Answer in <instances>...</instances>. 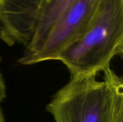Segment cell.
I'll list each match as a JSON object with an SVG mask.
<instances>
[{
	"instance_id": "obj_2",
	"label": "cell",
	"mask_w": 123,
	"mask_h": 122,
	"mask_svg": "<svg viewBox=\"0 0 123 122\" xmlns=\"http://www.w3.org/2000/svg\"><path fill=\"white\" fill-rule=\"evenodd\" d=\"M123 54V0H100L85 32L58 55L71 77L99 73Z\"/></svg>"
},
{
	"instance_id": "obj_7",
	"label": "cell",
	"mask_w": 123,
	"mask_h": 122,
	"mask_svg": "<svg viewBox=\"0 0 123 122\" xmlns=\"http://www.w3.org/2000/svg\"><path fill=\"white\" fill-rule=\"evenodd\" d=\"M0 122H6L4 114H3V111L1 106H0Z\"/></svg>"
},
{
	"instance_id": "obj_4",
	"label": "cell",
	"mask_w": 123,
	"mask_h": 122,
	"mask_svg": "<svg viewBox=\"0 0 123 122\" xmlns=\"http://www.w3.org/2000/svg\"><path fill=\"white\" fill-rule=\"evenodd\" d=\"M40 0H0V39L7 45L28 46L37 27Z\"/></svg>"
},
{
	"instance_id": "obj_1",
	"label": "cell",
	"mask_w": 123,
	"mask_h": 122,
	"mask_svg": "<svg viewBox=\"0 0 123 122\" xmlns=\"http://www.w3.org/2000/svg\"><path fill=\"white\" fill-rule=\"evenodd\" d=\"M102 75L71 77L46 106L55 122H123V78L111 66Z\"/></svg>"
},
{
	"instance_id": "obj_5",
	"label": "cell",
	"mask_w": 123,
	"mask_h": 122,
	"mask_svg": "<svg viewBox=\"0 0 123 122\" xmlns=\"http://www.w3.org/2000/svg\"><path fill=\"white\" fill-rule=\"evenodd\" d=\"M75 1L76 0H52L47 3L40 1L38 22L35 37L30 44L25 47L21 56H27L40 47L55 20Z\"/></svg>"
},
{
	"instance_id": "obj_3",
	"label": "cell",
	"mask_w": 123,
	"mask_h": 122,
	"mask_svg": "<svg viewBox=\"0 0 123 122\" xmlns=\"http://www.w3.org/2000/svg\"><path fill=\"white\" fill-rule=\"evenodd\" d=\"M100 0H76L61 13L50 29L40 47L18 62L30 65L57 60L58 55L85 32L92 22Z\"/></svg>"
},
{
	"instance_id": "obj_8",
	"label": "cell",
	"mask_w": 123,
	"mask_h": 122,
	"mask_svg": "<svg viewBox=\"0 0 123 122\" xmlns=\"http://www.w3.org/2000/svg\"><path fill=\"white\" fill-rule=\"evenodd\" d=\"M41 1H43V2H45V3H47V2H50V1H52V0H40Z\"/></svg>"
},
{
	"instance_id": "obj_6",
	"label": "cell",
	"mask_w": 123,
	"mask_h": 122,
	"mask_svg": "<svg viewBox=\"0 0 123 122\" xmlns=\"http://www.w3.org/2000/svg\"><path fill=\"white\" fill-rule=\"evenodd\" d=\"M1 58L0 56V64H1ZM6 88L0 66V103H1L6 99Z\"/></svg>"
}]
</instances>
